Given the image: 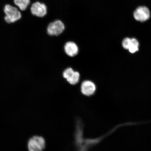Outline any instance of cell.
Masks as SVG:
<instances>
[{"label": "cell", "instance_id": "cell-1", "mask_svg": "<svg viewBox=\"0 0 151 151\" xmlns=\"http://www.w3.org/2000/svg\"><path fill=\"white\" fill-rule=\"evenodd\" d=\"M4 12L5 14V20L7 23H14L21 18L19 11L16 8L9 5L5 6Z\"/></svg>", "mask_w": 151, "mask_h": 151}, {"label": "cell", "instance_id": "cell-2", "mask_svg": "<svg viewBox=\"0 0 151 151\" xmlns=\"http://www.w3.org/2000/svg\"><path fill=\"white\" fill-rule=\"evenodd\" d=\"M27 146L29 151H43L46 146V142L42 137L35 136L28 140Z\"/></svg>", "mask_w": 151, "mask_h": 151}, {"label": "cell", "instance_id": "cell-3", "mask_svg": "<svg viewBox=\"0 0 151 151\" xmlns=\"http://www.w3.org/2000/svg\"><path fill=\"white\" fill-rule=\"evenodd\" d=\"M65 28L63 22L61 20H57L48 24L47 32L50 36H58L63 32Z\"/></svg>", "mask_w": 151, "mask_h": 151}, {"label": "cell", "instance_id": "cell-4", "mask_svg": "<svg viewBox=\"0 0 151 151\" xmlns=\"http://www.w3.org/2000/svg\"><path fill=\"white\" fill-rule=\"evenodd\" d=\"M133 16L135 19L137 21L146 22L150 18V11L146 6H139L136 9L134 12Z\"/></svg>", "mask_w": 151, "mask_h": 151}, {"label": "cell", "instance_id": "cell-5", "mask_svg": "<svg viewBox=\"0 0 151 151\" xmlns=\"http://www.w3.org/2000/svg\"><path fill=\"white\" fill-rule=\"evenodd\" d=\"M31 9L32 14L39 17H43L46 16L47 13L46 5L40 2H36L33 3L32 5Z\"/></svg>", "mask_w": 151, "mask_h": 151}, {"label": "cell", "instance_id": "cell-6", "mask_svg": "<svg viewBox=\"0 0 151 151\" xmlns=\"http://www.w3.org/2000/svg\"><path fill=\"white\" fill-rule=\"evenodd\" d=\"M96 90V85L91 81H85L81 86V91L85 96H90L95 93Z\"/></svg>", "mask_w": 151, "mask_h": 151}, {"label": "cell", "instance_id": "cell-7", "mask_svg": "<svg viewBox=\"0 0 151 151\" xmlns=\"http://www.w3.org/2000/svg\"><path fill=\"white\" fill-rule=\"evenodd\" d=\"M65 53L70 57L76 56L78 54V47L76 43L72 41H69L66 43L64 47Z\"/></svg>", "mask_w": 151, "mask_h": 151}, {"label": "cell", "instance_id": "cell-8", "mask_svg": "<svg viewBox=\"0 0 151 151\" xmlns=\"http://www.w3.org/2000/svg\"><path fill=\"white\" fill-rule=\"evenodd\" d=\"M80 73L78 72L75 71L66 80L69 84L74 85L78 83L80 80Z\"/></svg>", "mask_w": 151, "mask_h": 151}, {"label": "cell", "instance_id": "cell-9", "mask_svg": "<svg viewBox=\"0 0 151 151\" xmlns=\"http://www.w3.org/2000/svg\"><path fill=\"white\" fill-rule=\"evenodd\" d=\"M14 3L21 10L24 11L30 3V0H14Z\"/></svg>", "mask_w": 151, "mask_h": 151}, {"label": "cell", "instance_id": "cell-10", "mask_svg": "<svg viewBox=\"0 0 151 151\" xmlns=\"http://www.w3.org/2000/svg\"><path fill=\"white\" fill-rule=\"evenodd\" d=\"M139 42L135 38H132L131 44L128 50L131 53H134L139 50Z\"/></svg>", "mask_w": 151, "mask_h": 151}, {"label": "cell", "instance_id": "cell-11", "mask_svg": "<svg viewBox=\"0 0 151 151\" xmlns=\"http://www.w3.org/2000/svg\"><path fill=\"white\" fill-rule=\"evenodd\" d=\"M74 71L71 68H68L66 69L65 71H63V76L64 78L67 80L68 78H69L70 76L74 72Z\"/></svg>", "mask_w": 151, "mask_h": 151}, {"label": "cell", "instance_id": "cell-12", "mask_svg": "<svg viewBox=\"0 0 151 151\" xmlns=\"http://www.w3.org/2000/svg\"><path fill=\"white\" fill-rule=\"evenodd\" d=\"M131 39L126 37L124 39L122 42V46L124 49L128 50L131 44Z\"/></svg>", "mask_w": 151, "mask_h": 151}]
</instances>
